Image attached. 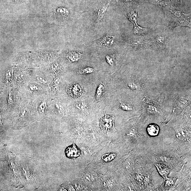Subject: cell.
<instances>
[{"instance_id":"obj_1","label":"cell","mask_w":191,"mask_h":191,"mask_svg":"<svg viewBox=\"0 0 191 191\" xmlns=\"http://www.w3.org/2000/svg\"><path fill=\"white\" fill-rule=\"evenodd\" d=\"M165 98L164 92L153 89L148 92L142 98V108L149 114L161 113Z\"/></svg>"},{"instance_id":"obj_2","label":"cell","mask_w":191,"mask_h":191,"mask_svg":"<svg viewBox=\"0 0 191 191\" xmlns=\"http://www.w3.org/2000/svg\"><path fill=\"white\" fill-rule=\"evenodd\" d=\"M168 31H152L149 37L152 47V50L158 52L167 53L170 49V38Z\"/></svg>"},{"instance_id":"obj_3","label":"cell","mask_w":191,"mask_h":191,"mask_svg":"<svg viewBox=\"0 0 191 191\" xmlns=\"http://www.w3.org/2000/svg\"><path fill=\"white\" fill-rule=\"evenodd\" d=\"M170 20L167 30L172 32L175 28L179 27H186L191 28L190 14H185L181 10L172 7L169 17Z\"/></svg>"},{"instance_id":"obj_4","label":"cell","mask_w":191,"mask_h":191,"mask_svg":"<svg viewBox=\"0 0 191 191\" xmlns=\"http://www.w3.org/2000/svg\"><path fill=\"white\" fill-rule=\"evenodd\" d=\"M129 48L133 51L152 50L151 43L149 37L134 35L129 38L126 43Z\"/></svg>"},{"instance_id":"obj_5","label":"cell","mask_w":191,"mask_h":191,"mask_svg":"<svg viewBox=\"0 0 191 191\" xmlns=\"http://www.w3.org/2000/svg\"><path fill=\"white\" fill-rule=\"evenodd\" d=\"M143 1L151 3L156 6L163 12L166 17H169L170 10L172 6L170 0H143Z\"/></svg>"},{"instance_id":"obj_6","label":"cell","mask_w":191,"mask_h":191,"mask_svg":"<svg viewBox=\"0 0 191 191\" xmlns=\"http://www.w3.org/2000/svg\"><path fill=\"white\" fill-rule=\"evenodd\" d=\"M105 116L100 118V127L105 132H108L111 130H116L114 126L115 117L113 115H106L104 111Z\"/></svg>"},{"instance_id":"obj_7","label":"cell","mask_w":191,"mask_h":191,"mask_svg":"<svg viewBox=\"0 0 191 191\" xmlns=\"http://www.w3.org/2000/svg\"><path fill=\"white\" fill-rule=\"evenodd\" d=\"M96 41L101 46L110 48L114 47L117 44L118 38L116 35L107 34Z\"/></svg>"},{"instance_id":"obj_8","label":"cell","mask_w":191,"mask_h":191,"mask_svg":"<svg viewBox=\"0 0 191 191\" xmlns=\"http://www.w3.org/2000/svg\"><path fill=\"white\" fill-rule=\"evenodd\" d=\"M54 16L57 20L61 22H65L70 18L69 10L63 7H59L56 9L54 11Z\"/></svg>"},{"instance_id":"obj_9","label":"cell","mask_w":191,"mask_h":191,"mask_svg":"<svg viewBox=\"0 0 191 191\" xmlns=\"http://www.w3.org/2000/svg\"><path fill=\"white\" fill-rule=\"evenodd\" d=\"M134 25L133 29V34L144 37H149L153 31L149 28L143 27L137 24V22L135 21L133 23Z\"/></svg>"},{"instance_id":"obj_10","label":"cell","mask_w":191,"mask_h":191,"mask_svg":"<svg viewBox=\"0 0 191 191\" xmlns=\"http://www.w3.org/2000/svg\"><path fill=\"white\" fill-rule=\"evenodd\" d=\"M68 93L73 97H78L81 95L83 92V88L81 84H74L67 88Z\"/></svg>"},{"instance_id":"obj_11","label":"cell","mask_w":191,"mask_h":191,"mask_svg":"<svg viewBox=\"0 0 191 191\" xmlns=\"http://www.w3.org/2000/svg\"><path fill=\"white\" fill-rule=\"evenodd\" d=\"M110 2V1H109L108 2L104 4L102 6L100 7L96 11L95 19L96 23H99L102 21Z\"/></svg>"},{"instance_id":"obj_12","label":"cell","mask_w":191,"mask_h":191,"mask_svg":"<svg viewBox=\"0 0 191 191\" xmlns=\"http://www.w3.org/2000/svg\"><path fill=\"white\" fill-rule=\"evenodd\" d=\"M41 86L38 85V84L35 83H31L26 86V92L29 93V94L31 95H36L39 94H41V93L43 92H44L43 90L41 88Z\"/></svg>"},{"instance_id":"obj_13","label":"cell","mask_w":191,"mask_h":191,"mask_svg":"<svg viewBox=\"0 0 191 191\" xmlns=\"http://www.w3.org/2000/svg\"><path fill=\"white\" fill-rule=\"evenodd\" d=\"M66 154L68 158L71 159H76L81 155V152L78 147L75 144V141L73 144L66 149Z\"/></svg>"},{"instance_id":"obj_14","label":"cell","mask_w":191,"mask_h":191,"mask_svg":"<svg viewBox=\"0 0 191 191\" xmlns=\"http://www.w3.org/2000/svg\"><path fill=\"white\" fill-rule=\"evenodd\" d=\"M160 128L157 124L154 123L149 124L146 128V131L148 135L151 137H155L159 135Z\"/></svg>"},{"instance_id":"obj_15","label":"cell","mask_w":191,"mask_h":191,"mask_svg":"<svg viewBox=\"0 0 191 191\" xmlns=\"http://www.w3.org/2000/svg\"><path fill=\"white\" fill-rule=\"evenodd\" d=\"M83 55L78 52L72 51L69 52L67 54V59L69 61L74 63L81 60L83 57Z\"/></svg>"},{"instance_id":"obj_16","label":"cell","mask_w":191,"mask_h":191,"mask_svg":"<svg viewBox=\"0 0 191 191\" xmlns=\"http://www.w3.org/2000/svg\"><path fill=\"white\" fill-rule=\"evenodd\" d=\"M156 166L158 172L164 178H166L171 172V170L162 164H156Z\"/></svg>"},{"instance_id":"obj_17","label":"cell","mask_w":191,"mask_h":191,"mask_svg":"<svg viewBox=\"0 0 191 191\" xmlns=\"http://www.w3.org/2000/svg\"><path fill=\"white\" fill-rule=\"evenodd\" d=\"M118 54L116 53L108 55L106 56V62L111 66L114 67L116 66L118 63Z\"/></svg>"},{"instance_id":"obj_18","label":"cell","mask_w":191,"mask_h":191,"mask_svg":"<svg viewBox=\"0 0 191 191\" xmlns=\"http://www.w3.org/2000/svg\"><path fill=\"white\" fill-rule=\"evenodd\" d=\"M50 70L52 73L55 75H59L61 73L62 66L58 61L55 62L50 66Z\"/></svg>"},{"instance_id":"obj_19","label":"cell","mask_w":191,"mask_h":191,"mask_svg":"<svg viewBox=\"0 0 191 191\" xmlns=\"http://www.w3.org/2000/svg\"><path fill=\"white\" fill-rule=\"evenodd\" d=\"M37 109L40 114H43L48 107V103L45 99L40 100L37 103Z\"/></svg>"},{"instance_id":"obj_20","label":"cell","mask_w":191,"mask_h":191,"mask_svg":"<svg viewBox=\"0 0 191 191\" xmlns=\"http://www.w3.org/2000/svg\"><path fill=\"white\" fill-rule=\"evenodd\" d=\"M61 82V79L59 77H57L54 80L52 86V90L53 93H56L59 91Z\"/></svg>"},{"instance_id":"obj_21","label":"cell","mask_w":191,"mask_h":191,"mask_svg":"<svg viewBox=\"0 0 191 191\" xmlns=\"http://www.w3.org/2000/svg\"><path fill=\"white\" fill-rule=\"evenodd\" d=\"M35 78L37 82L41 84L45 85L48 84V81L46 77L43 74H39L37 75Z\"/></svg>"},{"instance_id":"obj_22","label":"cell","mask_w":191,"mask_h":191,"mask_svg":"<svg viewBox=\"0 0 191 191\" xmlns=\"http://www.w3.org/2000/svg\"><path fill=\"white\" fill-rule=\"evenodd\" d=\"M186 132L184 129L182 128L178 129L176 130V135L177 138L180 140H183L186 138Z\"/></svg>"},{"instance_id":"obj_23","label":"cell","mask_w":191,"mask_h":191,"mask_svg":"<svg viewBox=\"0 0 191 191\" xmlns=\"http://www.w3.org/2000/svg\"><path fill=\"white\" fill-rule=\"evenodd\" d=\"M104 90V84H100L98 87L96 91L95 96L96 99L98 100L102 97Z\"/></svg>"},{"instance_id":"obj_24","label":"cell","mask_w":191,"mask_h":191,"mask_svg":"<svg viewBox=\"0 0 191 191\" xmlns=\"http://www.w3.org/2000/svg\"><path fill=\"white\" fill-rule=\"evenodd\" d=\"M95 70L93 68L91 67H87L83 68L78 71L77 73L80 75H87L94 73Z\"/></svg>"},{"instance_id":"obj_25","label":"cell","mask_w":191,"mask_h":191,"mask_svg":"<svg viewBox=\"0 0 191 191\" xmlns=\"http://www.w3.org/2000/svg\"><path fill=\"white\" fill-rule=\"evenodd\" d=\"M105 161L106 162H110L115 159L116 156V154L114 153L106 154L105 155Z\"/></svg>"},{"instance_id":"obj_26","label":"cell","mask_w":191,"mask_h":191,"mask_svg":"<svg viewBox=\"0 0 191 191\" xmlns=\"http://www.w3.org/2000/svg\"><path fill=\"white\" fill-rule=\"evenodd\" d=\"M166 185L167 186H172L174 184V183L176 182L177 179L176 178H168L166 177Z\"/></svg>"},{"instance_id":"obj_27","label":"cell","mask_w":191,"mask_h":191,"mask_svg":"<svg viewBox=\"0 0 191 191\" xmlns=\"http://www.w3.org/2000/svg\"><path fill=\"white\" fill-rule=\"evenodd\" d=\"M170 1H171L172 4L174 5V7L178 8H180L182 0H170Z\"/></svg>"},{"instance_id":"obj_28","label":"cell","mask_w":191,"mask_h":191,"mask_svg":"<svg viewBox=\"0 0 191 191\" xmlns=\"http://www.w3.org/2000/svg\"><path fill=\"white\" fill-rule=\"evenodd\" d=\"M54 108L57 111L59 112H61V113H63V106L61 104L59 103H56L54 105Z\"/></svg>"},{"instance_id":"obj_29","label":"cell","mask_w":191,"mask_h":191,"mask_svg":"<svg viewBox=\"0 0 191 191\" xmlns=\"http://www.w3.org/2000/svg\"><path fill=\"white\" fill-rule=\"evenodd\" d=\"M75 106H76L80 110L84 111H85L86 109H87V106L83 102L77 104L75 105Z\"/></svg>"},{"instance_id":"obj_30","label":"cell","mask_w":191,"mask_h":191,"mask_svg":"<svg viewBox=\"0 0 191 191\" xmlns=\"http://www.w3.org/2000/svg\"><path fill=\"white\" fill-rule=\"evenodd\" d=\"M23 1V0H15L16 2H19V1Z\"/></svg>"}]
</instances>
